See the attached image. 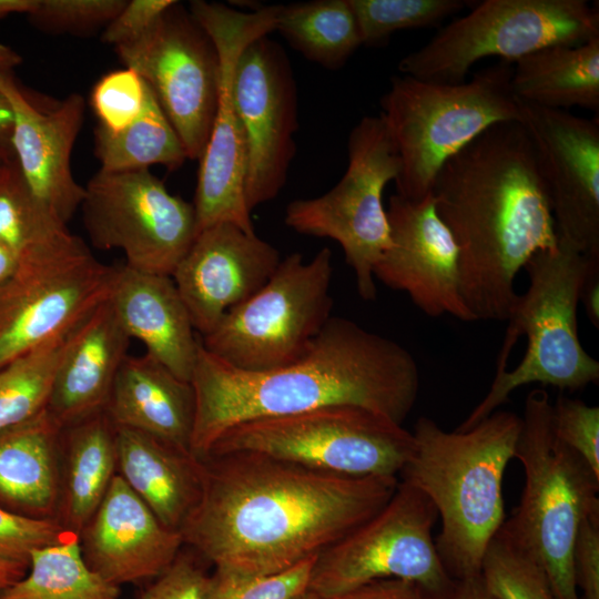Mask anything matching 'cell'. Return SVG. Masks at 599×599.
<instances>
[{"instance_id": "obj_1", "label": "cell", "mask_w": 599, "mask_h": 599, "mask_svg": "<svg viewBox=\"0 0 599 599\" xmlns=\"http://www.w3.org/2000/svg\"><path fill=\"white\" fill-rule=\"evenodd\" d=\"M398 483L396 476H343L255 453L210 455L202 459L200 498L180 532L216 573L273 575L366 522Z\"/></svg>"}, {"instance_id": "obj_2", "label": "cell", "mask_w": 599, "mask_h": 599, "mask_svg": "<svg viewBox=\"0 0 599 599\" xmlns=\"http://www.w3.org/2000/svg\"><path fill=\"white\" fill-rule=\"evenodd\" d=\"M191 454L202 460L241 423L332 406H358L403 424L419 393L413 355L397 342L331 317L300 359L265 372L232 367L199 343Z\"/></svg>"}, {"instance_id": "obj_3", "label": "cell", "mask_w": 599, "mask_h": 599, "mask_svg": "<svg viewBox=\"0 0 599 599\" xmlns=\"http://www.w3.org/2000/svg\"><path fill=\"white\" fill-rule=\"evenodd\" d=\"M432 195L458 248L460 288L476 321H506L515 278L558 235L531 140L518 121L488 128L439 169Z\"/></svg>"}, {"instance_id": "obj_4", "label": "cell", "mask_w": 599, "mask_h": 599, "mask_svg": "<svg viewBox=\"0 0 599 599\" xmlns=\"http://www.w3.org/2000/svg\"><path fill=\"white\" fill-rule=\"evenodd\" d=\"M520 426L521 418L509 410H495L463 432H446L425 416L414 425V450L399 475L433 502L440 518L435 546L457 580L480 575L487 547L505 521L502 479Z\"/></svg>"}, {"instance_id": "obj_5", "label": "cell", "mask_w": 599, "mask_h": 599, "mask_svg": "<svg viewBox=\"0 0 599 599\" xmlns=\"http://www.w3.org/2000/svg\"><path fill=\"white\" fill-rule=\"evenodd\" d=\"M587 256L558 240L526 263L527 291L514 303L488 393L456 428L488 417L518 387L531 383L578 390L599 380V362L582 347L577 311Z\"/></svg>"}, {"instance_id": "obj_6", "label": "cell", "mask_w": 599, "mask_h": 599, "mask_svg": "<svg viewBox=\"0 0 599 599\" xmlns=\"http://www.w3.org/2000/svg\"><path fill=\"white\" fill-rule=\"evenodd\" d=\"M512 63L498 61L470 80L447 84L395 75L380 98V113L396 148V194L420 201L443 164L488 128L520 121L511 90Z\"/></svg>"}, {"instance_id": "obj_7", "label": "cell", "mask_w": 599, "mask_h": 599, "mask_svg": "<svg viewBox=\"0 0 599 599\" xmlns=\"http://www.w3.org/2000/svg\"><path fill=\"white\" fill-rule=\"evenodd\" d=\"M545 389L525 400L515 458L525 485L502 528L542 567L557 599H579L572 551L582 520L599 511V476L556 435Z\"/></svg>"}, {"instance_id": "obj_8", "label": "cell", "mask_w": 599, "mask_h": 599, "mask_svg": "<svg viewBox=\"0 0 599 599\" xmlns=\"http://www.w3.org/2000/svg\"><path fill=\"white\" fill-rule=\"evenodd\" d=\"M414 445L413 433L382 414L332 406L235 425L207 456L255 453L329 474L398 477Z\"/></svg>"}, {"instance_id": "obj_9", "label": "cell", "mask_w": 599, "mask_h": 599, "mask_svg": "<svg viewBox=\"0 0 599 599\" xmlns=\"http://www.w3.org/2000/svg\"><path fill=\"white\" fill-rule=\"evenodd\" d=\"M599 37L598 7L586 0H485L441 28L398 62L404 75L455 84L489 57L514 63L556 44L577 45Z\"/></svg>"}, {"instance_id": "obj_10", "label": "cell", "mask_w": 599, "mask_h": 599, "mask_svg": "<svg viewBox=\"0 0 599 599\" xmlns=\"http://www.w3.org/2000/svg\"><path fill=\"white\" fill-rule=\"evenodd\" d=\"M332 251L306 262L301 253L281 260L270 280L229 309L202 346L225 364L246 372L284 367L309 349L331 316Z\"/></svg>"}, {"instance_id": "obj_11", "label": "cell", "mask_w": 599, "mask_h": 599, "mask_svg": "<svg viewBox=\"0 0 599 599\" xmlns=\"http://www.w3.org/2000/svg\"><path fill=\"white\" fill-rule=\"evenodd\" d=\"M114 271L68 229L21 253L0 286V367L78 327L109 298Z\"/></svg>"}, {"instance_id": "obj_12", "label": "cell", "mask_w": 599, "mask_h": 599, "mask_svg": "<svg viewBox=\"0 0 599 599\" xmlns=\"http://www.w3.org/2000/svg\"><path fill=\"white\" fill-rule=\"evenodd\" d=\"M348 165L326 193L297 199L285 224L297 233L336 241L353 268L359 296L376 298L374 268L390 244L383 193L400 171L399 158L380 115L363 116L351 130Z\"/></svg>"}, {"instance_id": "obj_13", "label": "cell", "mask_w": 599, "mask_h": 599, "mask_svg": "<svg viewBox=\"0 0 599 599\" xmlns=\"http://www.w3.org/2000/svg\"><path fill=\"white\" fill-rule=\"evenodd\" d=\"M437 511L405 480L370 519L323 550L315 560L309 591L321 599L366 582L398 578L420 586L433 599L454 589L432 535Z\"/></svg>"}, {"instance_id": "obj_14", "label": "cell", "mask_w": 599, "mask_h": 599, "mask_svg": "<svg viewBox=\"0 0 599 599\" xmlns=\"http://www.w3.org/2000/svg\"><path fill=\"white\" fill-rule=\"evenodd\" d=\"M278 4L243 12L203 0L190 3V13L215 45L220 60V88L211 133L200 158L193 206L197 232L231 223L255 233L244 196L246 146L233 99V71L238 54L254 39L275 30Z\"/></svg>"}, {"instance_id": "obj_15", "label": "cell", "mask_w": 599, "mask_h": 599, "mask_svg": "<svg viewBox=\"0 0 599 599\" xmlns=\"http://www.w3.org/2000/svg\"><path fill=\"white\" fill-rule=\"evenodd\" d=\"M84 191L80 210L95 248L121 250L133 270L172 275L197 234L193 203L150 170H100Z\"/></svg>"}, {"instance_id": "obj_16", "label": "cell", "mask_w": 599, "mask_h": 599, "mask_svg": "<svg viewBox=\"0 0 599 599\" xmlns=\"http://www.w3.org/2000/svg\"><path fill=\"white\" fill-rule=\"evenodd\" d=\"M114 50L150 87L186 158L200 160L220 88V60L206 32L175 2L146 34Z\"/></svg>"}, {"instance_id": "obj_17", "label": "cell", "mask_w": 599, "mask_h": 599, "mask_svg": "<svg viewBox=\"0 0 599 599\" xmlns=\"http://www.w3.org/2000/svg\"><path fill=\"white\" fill-rule=\"evenodd\" d=\"M233 99L246 146L244 196L248 211L274 200L295 154L297 91L281 45L262 35L238 54Z\"/></svg>"}, {"instance_id": "obj_18", "label": "cell", "mask_w": 599, "mask_h": 599, "mask_svg": "<svg viewBox=\"0 0 599 599\" xmlns=\"http://www.w3.org/2000/svg\"><path fill=\"white\" fill-rule=\"evenodd\" d=\"M518 100L558 240L599 255V121Z\"/></svg>"}, {"instance_id": "obj_19", "label": "cell", "mask_w": 599, "mask_h": 599, "mask_svg": "<svg viewBox=\"0 0 599 599\" xmlns=\"http://www.w3.org/2000/svg\"><path fill=\"white\" fill-rule=\"evenodd\" d=\"M390 244L374 268L386 286L405 292L426 315L476 321L460 288L458 248L432 193L420 201L397 194L386 209Z\"/></svg>"}, {"instance_id": "obj_20", "label": "cell", "mask_w": 599, "mask_h": 599, "mask_svg": "<svg viewBox=\"0 0 599 599\" xmlns=\"http://www.w3.org/2000/svg\"><path fill=\"white\" fill-rule=\"evenodd\" d=\"M281 262L278 251L231 223L197 232L172 273L195 332L205 336L232 307L254 295Z\"/></svg>"}, {"instance_id": "obj_21", "label": "cell", "mask_w": 599, "mask_h": 599, "mask_svg": "<svg viewBox=\"0 0 599 599\" xmlns=\"http://www.w3.org/2000/svg\"><path fill=\"white\" fill-rule=\"evenodd\" d=\"M0 94L12 111L11 149L21 177L35 200L67 225L85 193L71 171V153L84 115L82 95L72 93L42 111L22 93L12 74L0 77Z\"/></svg>"}, {"instance_id": "obj_22", "label": "cell", "mask_w": 599, "mask_h": 599, "mask_svg": "<svg viewBox=\"0 0 599 599\" xmlns=\"http://www.w3.org/2000/svg\"><path fill=\"white\" fill-rule=\"evenodd\" d=\"M79 537L87 565L118 587L156 578L184 544L180 530L164 526L120 475Z\"/></svg>"}, {"instance_id": "obj_23", "label": "cell", "mask_w": 599, "mask_h": 599, "mask_svg": "<svg viewBox=\"0 0 599 599\" xmlns=\"http://www.w3.org/2000/svg\"><path fill=\"white\" fill-rule=\"evenodd\" d=\"M114 267L109 302L123 328L146 354L191 383L200 338L172 276Z\"/></svg>"}, {"instance_id": "obj_24", "label": "cell", "mask_w": 599, "mask_h": 599, "mask_svg": "<svg viewBox=\"0 0 599 599\" xmlns=\"http://www.w3.org/2000/svg\"><path fill=\"white\" fill-rule=\"evenodd\" d=\"M130 342L109 298L73 331L47 405L63 429L104 412Z\"/></svg>"}, {"instance_id": "obj_25", "label": "cell", "mask_w": 599, "mask_h": 599, "mask_svg": "<svg viewBox=\"0 0 599 599\" xmlns=\"http://www.w3.org/2000/svg\"><path fill=\"white\" fill-rule=\"evenodd\" d=\"M104 412L115 427L148 434L191 453L193 387L146 353L125 357Z\"/></svg>"}, {"instance_id": "obj_26", "label": "cell", "mask_w": 599, "mask_h": 599, "mask_svg": "<svg viewBox=\"0 0 599 599\" xmlns=\"http://www.w3.org/2000/svg\"><path fill=\"white\" fill-rule=\"evenodd\" d=\"M116 467L166 527L180 530L202 490V460L148 434L115 427Z\"/></svg>"}, {"instance_id": "obj_27", "label": "cell", "mask_w": 599, "mask_h": 599, "mask_svg": "<svg viewBox=\"0 0 599 599\" xmlns=\"http://www.w3.org/2000/svg\"><path fill=\"white\" fill-rule=\"evenodd\" d=\"M62 432L47 407L0 430V507L26 517L53 519Z\"/></svg>"}, {"instance_id": "obj_28", "label": "cell", "mask_w": 599, "mask_h": 599, "mask_svg": "<svg viewBox=\"0 0 599 599\" xmlns=\"http://www.w3.org/2000/svg\"><path fill=\"white\" fill-rule=\"evenodd\" d=\"M511 90L521 101L557 110L599 111V37L556 44L512 63Z\"/></svg>"}, {"instance_id": "obj_29", "label": "cell", "mask_w": 599, "mask_h": 599, "mask_svg": "<svg viewBox=\"0 0 599 599\" xmlns=\"http://www.w3.org/2000/svg\"><path fill=\"white\" fill-rule=\"evenodd\" d=\"M65 430L68 464L61 525L79 536L115 476V426L105 412H101Z\"/></svg>"}, {"instance_id": "obj_30", "label": "cell", "mask_w": 599, "mask_h": 599, "mask_svg": "<svg viewBox=\"0 0 599 599\" xmlns=\"http://www.w3.org/2000/svg\"><path fill=\"white\" fill-rule=\"evenodd\" d=\"M274 31L305 59L328 70L344 67L362 45L348 0L278 4Z\"/></svg>"}, {"instance_id": "obj_31", "label": "cell", "mask_w": 599, "mask_h": 599, "mask_svg": "<svg viewBox=\"0 0 599 599\" xmlns=\"http://www.w3.org/2000/svg\"><path fill=\"white\" fill-rule=\"evenodd\" d=\"M28 572L0 590V599H119L120 588L85 562L79 536L37 549Z\"/></svg>"}, {"instance_id": "obj_32", "label": "cell", "mask_w": 599, "mask_h": 599, "mask_svg": "<svg viewBox=\"0 0 599 599\" xmlns=\"http://www.w3.org/2000/svg\"><path fill=\"white\" fill-rule=\"evenodd\" d=\"M94 154L105 172L149 170L152 165L175 170L187 159L151 89L142 112L130 125L118 132L95 128Z\"/></svg>"}, {"instance_id": "obj_33", "label": "cell", "mask_w": 599, "mask_h": 599, "mask_svg": "<svg viewBox=\"0 0 599 599\" xmlns=\"http://www.w3.org/2000/svg\"><path fill=\"white\" fill-rule=\"evenodd\" d=\"M73 331L0 367V430L47 407Z\"/></svg>"}, {"instance_id": "obj_34", "label": "cell", "mask_w": 599, "mask_h": 599, "mask_svg": "<svg viewBox=\"0 0 599 599\" xmlns=\"http://www.w3.org/2000/svg\"><path fill=\"white\" fill-rule=\"evenodd\" d=\"M480 576L496 599H557L542 567L502 526L487 547Z\"/></svg>"}, {"instance_id": "obj_35", "label": "cell", "mask_w": 599, "mask_h": 599, "mask_svg": "<svg viewBox=\"0 0 599 599\" xmlns=\"http://www.w3.org/2000/svg\"><path fill=\"white\" fill-rule=\"evenodd\" d=\"M348 1L365 45H379L400 30L435 27L469 3L465 0Z\"/></svg>"}, {"instance_id": "obj_36", "label": "cell", "mask_w": 599, "mask_h": 599, "mask_svg": "<svg viewBox=\"0 0 599 599\" xmlns=\"http://www.w3.org/2000/svg\"><path fill=\"white\" fill-rule=\"evenodd\" d=\"M67 229L35 200L16 166L0 185V242L19 257Z\"/></svg>"}, {"instance_id": "obj_37", "label": "cell", "mask_w": 599, "mask_h": 599, "mask_svg": "<svg viewBox=\"0 0 599 599\" xmlns=\"http://www.w3.org/2000/svg\"><path fill=\"white\" fill-rule=\"evenodd\" d=\"M149 92L146 82L130 68L103 75L91 93L98 125L109 132L123 130L140 115Z\"/></svg>"}, {"instance_id": "obj_38", "label": "cell", "mask_w": 599, "mask_h": 599, "mask_svg": "<svg viewBox=\"0 0 599 599\" xmlns=\"http://www.w3.org/2000/svg\"><path fill=\"white\" fill-rule=\"evenodd\" d=\"M316 557L273 575L235 578L213 572L211 599H298L309 591Z\"/></svg>"}, {"instance_id": "obj_39", "label": "cell", "mask_w": 599, "mask_h": 599, "mask_svg": "<svg viewBox=\"0 0 599 599\" xmlns=\"http://www.w3.org/2000/svg\"><path fill=\"white\" fill-rule=\"evenodd\" d=\"M124 3V0H37L28 16L47 31L87 32L105 28Z\"/></svg>"}, {"instance_id": "obj_40", "label": "cell", "mask_w": 599, "mask_h": 599, "mask_svg": "<svg viewBox=\"0 0 599 599\" xmlns=\"http://www.w3.org/2000/svg\"><path fill=\"white\" fill-rule=\"evenodd\" d=\"M555 435L599 476V407L559 395L552 404Z\"/></svg>"}, {"instance_id": "obj_41", "label": "cell", "mask_w": 599, "mask_h": 599, "mask_svg": "<svg viewBox=\"0 0 599 599\" xmlns=\"http://www.w3.org/2000/svg\"><path fill=\"white\" fill-rule=\"evenodd\" d=\"M71 535L54 519L21 516L0 507V559L29 566L31 554Z\"/></svg>"}, {"instance_id": "obj_42", "label": "cell", "mask_w": 599, "mask_h": 599, "mask_svg": "<svg viewBox=\"0 0 599 599\" xmlns=\"http://www.w3.org/2000/svg\"><path fill=\"white\" fill-rule=\"evenodd\" d=\"M212 591V575L193 557L180 552L138 599H211Z\"/></svg>"}, {"instance_id": "obj_43", "label": "cell", "mask_w": 599, "mask_h": 599, "mask_svg": "<svg viewBox=\"0 0 599 599\" xmlns=\"http://www.w3.org/2000/svg\"><path fill=\"white\" fill-rule=\"evenodd\" d=\"M173 0L125 1L119 13L106 24L102 41L113 48L131 44L146 34L175 3Z\"/></svg>"}, {"instance_id": "obj_44", "label": "cell", "mask_w": 599, "mask_h": 599, "mask_svg": "<svg viewBox=\"0 0 599 599\" xmlns=\"http://www.w3.org/2000/svg\"><path fill=\"white\" fill-rule=\"evenodd\" d=\"M573 576L579 599H599V511L586 517L572 551Z\"/></svg>"}, {"instance_id": "obj_45", "label": "cell", "mask_w": 599, "mask_h": 599, "mask_svg": "<svg viewBox=\"0 0 599 599\" xmlns=\"http://www.w3.org/2000/svg\"><path fill=\"white\" fill-rule=\"evenodd\" d=\"M324 599H433L417 583L398 579H377Z\"/></svg>"}, {"instance_id": "obj_46", "label": "cell", "mask_w": 599, "mask_h": 599, "mask_svg": "<svg viewBox=\"0 0 599 599\" xmlns=\"http://www.w3.org/2000/svg\"><path fill=\"white\" fill-rule=\"evenodd\" d=\"M588 266L580 288L582 303L589 322L599 328V255L587 256Z\"/></svg>"}, {"instance_id": "obj_47", "label": "cell", "mask_w": 599, "mask_h": 599, "mask_svg": "<svg viewBox=\"0 0 599 599\" xmlns=\"http://www.w3.org/2000/svg\"><path fill=\"white\" fill-rule=\"evenodd\" d=\"M446 599H496L485 587L481 576L458 580Z\"/></svg>"}, {"instance_id": "obj_48", "label": "cell", "mask_w": 599, "mask_h": 599, "mask_svg": "<svg viewBox=\"0 0 599 599\" xmlns=\"http://www.w3.org/2000/svg\"><path fill=\"white\" fill-rule=\"evenodd\" d=\"M13 115L8 101L0 94V149L11 150Z\"/></svg>"}, {"instance_id": "obj_49", "label": "cell", "mask_w": 599, "mask_h": 599, "mask_svg": "<svg viewBox=\"0 0 599 599\" xmlns=\"http://www.w3.org/2000/svg\"><path fill=\"white\" fill-rule=\"evenodd\" d=\"M27 570L24 565L0 559V590L19 580Z\"/></svg>"}, {"instance_id": "obj_50", "label": "cell", "mask_w": 599, "mask_h": 599, "mask_svg": "<svg viewBox=\"0 0 599 599\" xmlns=\"http://www.w3.org/2000/svg\"><path fill=\"white\" fill-rule=\"evenodd\" d=\"M18 255L0 242V286L13 274L18 265Z\"/></svg>"}, {"instance_id": "obj_51", "label": "cell", "mask_w": 599, "mask_h": 599, "mask_svg": "<svg viewBox=\"0 0 599 599\" xmlns=\"http://www.w3.org/2000/svg\"><path fill=\"white\" fill-rule=\"evenodd\" d=\"M22 61L21 55L12 48L0 42V77L11 75L12 70Z\"/></svg>"}, {"instance_id": "obj_52", "label": "cell", "mask_w": 599, "mask_h": 599, "mask_svg": "<svg viewBox=\"0 0 599 599\" xmlns=\"http://www.w3.org/2000/svg\"><path fill=\"white\" fill-rule=\"evenodd\" d=\"M37 4V0H0V18L12 13L31 12Z\"/></svg>"}, {"instance_id": "obj_53", "label": "cell", "mask_w": 599, "mask_h": 599, "mask_svg": "<svg viewBox=\"0 0 599 599\" xmlns=\"http://www.w3.org/2000/svg\"><path fill=\"white\" fill-rule=\"evenodd\" d=\"M11 150L0 149V185L11 175L17 166L16 160Z\"/></svg>"}, {"instance_id": "obj_54", "label": "cell", "mask_w": 599, "mask_h": 599, "mask_svg": "<svg viewBox=\"0 0 599 599\" xmlns=\"http://www.w3.org/2000/svg\"><path fill=\"white\" fill-rule=\"evenodd\" d=\"M298 599H321V598L316 596L315 593L307 591L305 595H303Z\"/></svg>"}]
</instances>
